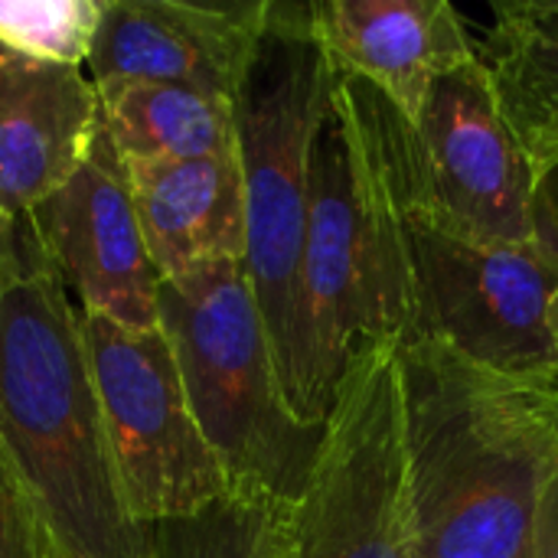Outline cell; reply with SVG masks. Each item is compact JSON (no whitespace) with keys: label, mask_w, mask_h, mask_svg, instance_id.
I'll return each instance as SVG.
<instances>
[{"label":"cell","mask_w":558,"mask_h":558,"mask_svg":"<svg viewBox=\"0 0 558 558\" xmlns=\"http://www.w3.org/2000/svg\"><path fill=\"white\" fill-rule=\"evenodd\" d=\"M409 558H520L558 464V389L399 343Z\"/></svg>","instance_id":"6da1fadb"},{"label":"cell","mask_w":558,"mask_h":558,"mask_svg":"<svg viewBox=\"0 0 558 558\" xmlns=\"http://www.w3.org/2000/svg\"><path fill=\"white\" fill-rule=\"evenodd\" d=\"M379 101L373 85L337 75L330 114L314 144L294 389V415L311 428H324L337 389L360 360L405 343L415 330Z\"/></svg>","instance_id":"7a4b0ae2"},{"label":"cell","mask_w":558,"mask_h":558,"mask_svg":"<svg viewBox=\"0 0 558 558\" xmlns=\"http://www.w3.org/2000/svg\"><path fill=\"white\" fill-rule=\"evenodd\" d=\"M0 441L59 558H137L114 481L78 307L26 219L0 291Z\"/></svg>","instance_id":"3957f363"},{"label":"cell","mask_w":558,"mask_h":558,"mask_svg":"<svg viewBox=\"0 0 558 558\" xmlns=\"http://www.w3.org/2000/svg\"><path fill=\"white\" fill-rule=\"evenodd\" d=\"M333 85L337 72L314 33L311 3L268 0L265 29L232 111L245 180V275L291 412L311 160L320 124L330 114Z\"/></svg>","instance_id":"277c9868"},{"label":"cell","mask_w":558,"mask_h":558,"mask_svg":"<svg viewBox=\"0 0 558 558\" xmlns=\"http://www.w3.org/2000/svg\"><path fill=\"white\" fill-rule=\"evenodd\" d=\"M157 311L229 490L291 507L324 428L301 425L288 409L245 265L222 262L163 281Z\"/></svg>","instance_id":"5b68a950"},{"label":"cell","mask_w":558,"mask_h":558,"mask_svg":"<svg viewBox=\"0 0 558 558\" xmlns=\"http://www.w3.org/2000/svg\"><path fill=\"white\" fill-rule=\"evenodd\" d=\"M392 190L412 275V337L441 340L500 376L558 389V353L549 330L558 265L533 242L513 248L468 242L409 203L396 180Z\"/></svg>","instance_id":"8992f818"},{"label":"cell","mask_w":558,"mask_h":558,"mask_svg":"<svg viewBox=\"0 0 558 558\" xmlns=\"http://www.w3.org/2000/svg\"><path fill=\"white\" fill-rule=\"evenodd\" d=\"M409 553L402 363L399 347H383L337 389L314 468L284 510V558Z\"/></svg>","instance_id":"52a82bcc"},{"label":"cell","mask_w":558,"mask_h":558,"mask_svg":"<svg viewBox=\"0 0 558 558\" xmlns=\"http://www.w3.org/2000/svg\"><path fill=\"white\" fill-rule=\"evenodd\" d=\"M386 160L409 203L454 235L487 245H530L536 170L507 124L481 59L445 75L409 128L379 105Z\"/></svg>","instance_id":"ba28073f"},{"label":"cell","mask_w":558,"mask_h":558,"mask_svg":"<svg viewBox=\"0 0 558 558\" xmlns=\"http://www.w3.org/2000/svg\"><path fill=\"white\" fill-rule=\"evenodd\" d=\"M78 320L131 523L180 520L222 500L229 477L190 409L167 333L121 327L82 311Z\"/></svg>","instance_id":"9c48e42d"},{"label":"cell","mask_w":558,"mask_h":558,"mask_svg":"<svg viewBox=\"0 0 558 558\" xmlns=\"http://www.w3.org/2000/svg\"><path fill=\"white\" fill-rule=\"evenodd\" d=\"M39 248L82 314L134 330L160 327V271L141 235L124 160L101 124L75 177L29 216Z\"/></svg>","instance_id":"30bf717a"},{"label":"cell","mask_w":558,"mask_h":558,"mask_svg":"<svg viewBox=\"0 0 558 558\" xmlns=\"http://www.w3.org/2000/svg\"><path fill=\"white\" fill-rule=\"evenodd\" d=\"M268 0H105L88 78L163 82L235 101L265 29Z\"/></svg>","instance_id":"8fae6325"},{"label":"cell","mask_w":558,"mask_h":558,"mask_svg":"<svg viewBox=\"0 0 558 558\" xmlns=\"http://www.w3.org/2000/svg\"><path fill=\"white\" fill-rule=\"evenodd\" d=\"M314 33L337 75L373 85L415 128L432 88L477 59L461 13L445 0H320Z\"/></svg>","instance_id":"7c38bea8"},{"label":"cell","mask_w":558,"mask_h":558,"mask_svg":"<svg viewBox=\"0 0 558 558\" xmlns=\"http://www.w3.org/2000/svg\"><path fill=\"white\" fill-rule=\"evenodd\" d=\"M98 128L101 101L85 69L0 46V209L13 222L75 177Z\"/></svg>","instance_id":"4fadbf2b"},{"label":"cell","mask_w":558,"mask_h":558,"mask_svg":"<svg viewBox=\"0 0 558 558\" xmlns=\"http://www.w3.org/2000/svg\"><path fill=\"white\" fill-rule=\"evenodd\" d=\"M124 170L144 245L163 281L222 262L245 265V180L239 154L124 160Z\"/></svg>","instance_id":"5bb4252c"},{"label":"cell","mask_w":558,"mask_h":558,"mask_svg":"<svg viewBox=\"0 0 558 558\" xmlns=\"http://www.w3.org/2000/svg\"><path fill=\"white\" fill-rule=\"evenodd\" d=\"M477 59L536 173L558 163V0L494 3Z\"/></svg>","instance_id":"9a60e30c"},{"label":"cell","mask_w":558,"mask_h":558,"mask_svg":"<svg viewBox=\"0 0 558 558\" xmlns=\"http://www.w3.org/2000/svg\"><path fill=\"white\" fill-rule=\"evenodd\" d=\"M101 124L124 160H203L239 154L229 98L163 82H98Z\"/></svg>","instance_id":"2e32d148"},{"label":"cell","mask_w":558,"mask_h":558,"mask_svg":"<svg viewBox=\"0 0 558 558\" xmlns=\"http://www.w3.org/2000/svg\"><path fill=\"white\" fill-rule=\"evenodd\" d=\"M284 510L229 490L203 513L144 523L137 558H284Z\"/></svg>","instance_id":"e0dca14e"},{"label":"cell","mask_w":558,"mask_h":558,"mask_svg":"<svg viewBox=\"0 0 558 558\" xmlns=\"http://www.w3.org/2000/svg\"><path fill=\"white\" fill-rule=\"evenodd\" d=\"M105 0H0V46L59 62L88 65Z\"/></svg>","instance_id":"ac0fdd59"},{"label":"cell","mask_w":558,"mask_h":558,"mask_svg":"<svg viewBox=\"0 0 558 558\" xmlns=\"http://www.w3.org/2000/svg\"><path fill=\"white\" fill-rule=\"evenodd\" d=\"M0 558H59L43 510L0 441Z\"/></svg>","instance_id":"d6986e66"},{"label":"cell","mask_w":558,"mask_h":558,"mask_svg":"<svg viewBox=\"0 0 558 558\" xmlns=\"http://www.w3.org/2000/svg\"><path fill=\"white\" fill-rule=\"evenodd\" d=\"M530 232L533 245L558 265V163L536 173L533 199H530Z\"/></svg>","instance_id":"ffe728a7"},{"label":"cell","mask_w":558,"mask_h":558,"mask_svg":"<svg viewBox=\"0 0 558 558\" xmlns=\"http://www.w3.org/2000/svg\"><path fill=\"white\" fill-rule=\"evenodd\" d=\"M520 558H558V464L546 490H543L539 510L533 517L530 539H526Z\"/></svg>","instance_id":"44dd1931"},{"label":"cell","mask_w":558,"mask_h":558,"mask_svg":"<svg viewBox=\"0 0 558 558\" xmlns=\"http://www.w3.org/2000/svg\"><path fill=\"white\" fill-rule=\"evenodd\" d=\"M13 232H16V222L0 209V291H3L7 271H10V258H13Z\"/></svg>","instance_id":"7402d4cb"},{"label":"cell","mask_w":558,"mask_h":558,"mask_svg":"<svg viewBox=\"0 0 558 558\" xmlns=\"http://www.w3.org/2000/svg\"><path fill=\"white\" fill-rule=\"evenodd\" d=\"M549 330H553V343H556L558 353V291L556 298H553V304H549Z\"/></svg>","instance_id":"603a6c76"}]
</instances>
